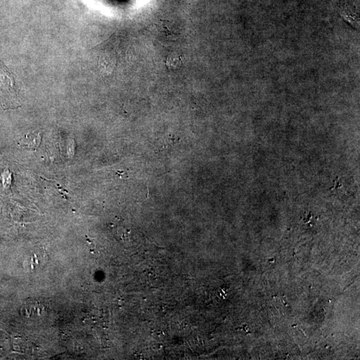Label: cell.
<instances>
[{"label":"cell","instance_id":"cell-1","mask_svg":"<svg viewBox=\"0 0 360 360\" xmlns=\"http://www.w3.org/2000/svg\"><path fill=\"white\" fill-rule=\"evenodd\" d=\"M0 103L4 108L20 106L15 78L3 62L0 61Z\"/></svg>","mask_w":360,"mask_h":360},{"label":"cell","instance_id":"cell-2","mask_svg":"<svg viewBox=\"0 0 360 360\" xmlns=\"http://www.w3.org/2000/svg\"><path fill=\"white\" fill-rule=\"evenodd\" d=\"M46 312V308L38 300H26L22 308V314L27 318H40Z\"/></svg>","mask_w":360,"mask_h":360},{"label":"cell","instance_id":"cell-3","mask_svg":"<svg viewBox=\"0 0 360 360\" xmlns=\"http://www.w3.org/2000/svg\"><path fill=\"white\" fill-rule=\"evenodd\" d=\"M184 62V57L180 54H173L167 58L166 66L170 69H176L180 68Z\"/></svg>","mask_w":360,"mask_h":360}]
</instances>
